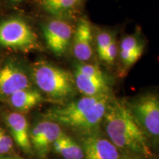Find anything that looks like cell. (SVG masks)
<instances>
[{
  "mask_svg": "<svg viewBox=\"0 0 159 159\" xmlns=\"http://www.w3.org/2000/svg\"><path fill=\"white\" fill-rule=\"evenodd\" d=\"M102 124L108 139L125 156L144 158L152 156L150 142L127 102L111 98Z\"/></svg>",
  "mask_w": 159,
  "mask_h": 159,
  "instance_id": "6da1fadb",
  "label": "cell"
},
{
  "mask_svg": "<svg viewBox=\"0 0 159 159\" xmlns=\"http://www.w3.org/2000/svg\"><path fill=\"white\" fill-rule=\"evenodd\" d=\"M0 46L23 52L39 48V40L28 24L21 19H10L0 23Z\"/></svg>",
  "mask_w": 159,
  "mask_h": 159,
  "instance_id": "5b68a950",
  "label": "cell"
},
{
  "mask_svg": "<svg viewBox=\"0 0 159 159\" xmlns=\"http://www.w3.org/2000/svg\"><path fill=\"white\" fill-rule=\"evenodd\" d=\"M119 53V47L118 43H117L116 37L112 40L110 44L106 49V50L101 57V60L104 62L108 63V64H111L115 61L116 60L117 55Z\"/></svg>",
  "mask_w": 159,
  "mask_h": 159,
  "instance_id": "ffe728a7",
  "label": "cell"
},
{
  "mask_svg": "<svg viewBox=\"0 0 159 159\" xmlns=\"http://www.w3.org/2000/svg\"><path fill=\"white\" fill-rule=\"evenodd\" d=\"M12 1H13V2H21V1H23V0H12Z\"/></svg>",
  "mask_w": 159,
  "mask_h": 159,
  "instance_id": "cb8c5ba5",
  "label": "cell"
},
{
  "mask_svg": "<svg viewBox=\"0 0 159 159\" xmlns=\"http://www.w3.org/2000/svg\"><path fill=\"white\" fill-rule=\"evenodd\" d=\"M78 1L80 2V1H82V0H78Z\"/></svg>",
  "mask_w": 159,
  "mask_h": 159,
  "instance_id": "484cf974",
  "label": "cell"
},
{
  "mask_svg": "<svg viewBox=\"0 0 159 159\" xmlns=\"http://www.w3.org/2000/svg\"><path fill=\"white\" fill-rule=\"evenodd\" d=\"M63 133L60 125L53 121L47 119L38 123L30 132L32 148L40 158H44Z\"/></svg>",
  "mask_w": 159,
  "mask_h": 159,
  "instance_id": "ba28073f",
  "label": "cell"
},
{
  "mask_svg": "<svg viewBox=\"0 0 159 159\" xmlns=\"http://www.w3.org/2000/svg\"><path fill=\"white\" fill-rule=\"evenodd\" d=\"M75 69L91 78L98 80L108 81L102 71L96 65L86 63H78L75 66Z\"/></svg>",
  "mask_w": 159,
  "mask_h": 159,
  "instance_id": "e0dca14e",
  "label": "cell"
},
{
  "mask_svg": "<svg viewBox=\"0 0 159 159\" xmlns=\"http://www.w3.org/2000/svg\"><path fill=\"white\" fill-rule=\"evenodd\" d=\"M84 159H123L124 156L108 137L100 132L80 136Z\"/></svg>",
  "mask_w": 159,
  "mask_h": 159,
  "instance_id": "52a82bcc",
  "label": "cell"
},
{
  "mask_svg": "<svg viewBox=\"0 0 159 159\" xmlns=\"http://www.w3.org/2000/svg\"><path fill=\"white\" fill-rule=\"evenodd\" d=\"M30 85L27 74L16 63L7 62L0 66V97H9Z\"/></svg>",
  "mask_w": 159,
  "mask_h": 159,
  "instance_id": "9c48e42d",
  "label": "cell"
},
{
  "mask_svg": "<svg viewBox=\"0 0 159 159\" xmlns=\"http://www.w3.org/2000/svg\"><path fill=\"white\" fill-rule=\"evenodd\" d=\"M92 26L88 19L83 17L79 19L74 30L71 40L73 55L80 63H85L93 57Z\"/></svg>",
  "mask_w": 159,
  "mask_h": 159,
  "instance_id": "30bf717a",
  "label": "cell"
},
{
  "mask_svg": "<svg viewBox=\"0 0 159 159\" xmlns=\"http://www.w3.org/2000/svg\"><path fill=\"white\" fill-rule=\"evenodd\" d=\"M111 98L110 94L83 96L62 106L49 109L45 117L68 127L80 136H85L99 131Z\"/></svg>",
  "mask_w": 159,
  "mask_h": 159,
  "instance_id": "7a4b0ae2",
  "label": "cell"
},
{
  "mask_svg": "<svg viewBox=\"0 0 159 159\" xmlns=\"http://www.w3.org/2000/svg\"><path fill=\"white\" fill-rule=\"evenodd\" d=\"M115 38L114 33L108 30H101L97 33L96 37L97 51L99 58L102 56L104 52L108 48L112 40Z\"/></svg>",
  "mask_w": 159,
  "mask_h": 159,
  "instance_id": "d6986e66",
  "label": "cell"
},
{
  "mask_svg": "<svg viewBox=\"0 0 159 159\" xmlns=\"http://www.w3.org/2000/svg\"><path fill=\"white\" fill-rule=\"evenodd\" d=\"M13 148V139L2 128H0V149L2 155L10 152Z\"/></svg>",
  "mask_w": 159,
  "mask_h": 159,
  "instance_id": "44dd1931",
  "label": "cell"
},
{
  "mask_svg": "<svg viewBox=\"0 0 159 159\" xmlns=\"http://www.w3.org/2000/svg\"><path fill=\"white\" fill-rule=\"evenodd\" d=\"M78 0H42L43 10L55 19L66 20L72 17Z\"/></svg>",
  "mask_w": 159,
  "mask_h": 159,
  "instance_id": "5bb4252c",
  "label": "cell"
},
{
  "mask_svg": "<svg viewBox=\"0 0 159 159\" xmlns=\"http://www.w3.org/2000/svg\"><path fill=\"white\" fill-rule=\"evenodd\" d=\"M43 99V97L39 91L30 88L17 91L8 97L11 106L20 111L31 110Z\"/></svg>",
  "mask_w": 159,
  "mask_h": 159,
  "instance_id": "4fadbf2b",
  "label": "cell"
},
{
  "mask_svg": "<svg viewBox=\"0 0 159 159\" xmlns=\"http://www.w3.org/2000/svg\"><path fill=\"white\" fill-rule=\"evenodd\" d=\"M75 29L66 20L54 19L43 26V33L48 48L57 56L68 50Z\"/></svg>",
  "mask_w": 159,
  "mask_h": 159,
  "instance_id": "8992f818",
  "label": "cell"
},
{
  "mask_svg": "<svg viewBox=\"0 0 159 159\" xmlns=\"http://www.w3.org/2000/svg\"><path fill=\"white\" fill-rule=\"evenodd\" d=\"M32 75L40 90L54 99L66 100L77 91L73 74L47 61L35 63Z\"/></svg>",
  "mask_w": 159,
  "mask_h": 159,
  "instance_id": "3957f363",
  "label": "cell"
},
{
  "mask_svg": "<svg viewBox=\"0 0 159 159\" xmlns=\"http://www.w3.org/2000/svg\"><path fill=\"white\" fill-rule=\"evenodd\" d=\"M52 148L55 152L64 159H84V153L80 144L65 133L55 141Z\"/></svg>",
  "mask_w": 159,
  "mask_h": 159,
  "instance_id": "9a60e30c",
  "label": "cell"
},
{
  "mask_svg": "<svg viewBox=\"0 0 159 159\" xmlns=\"http://www.w3.org/2000/svg\"><path fill=\"white\" fill-rule=\"evenodd\" d=\"M73 76L77 90L85 97H100L110 94L108 81L98 80L85 76L75 69Z\"/></svg>",
  "mask_w": 159,
  "mask_h": 159,
  "instance_id": "7c38bea8",
  "label": "cell"
},
{
  "mask_svg": "<svg viewBox=\"0 0 159 159\" xmlns=\"http://www.w3.org/2000/svg\"><path fill=\"white\" fill-rule=\"evenodd\" d=\"M142 47H145L143 39L137 34H132L123 38L119 44V50L134 51Z\"/></svg>",
  "mask_w": 159,
  "mask_h": 159,
  "instance_id": "ac0fdd59",
  "label": "cell"
},
{
  "mask_svg": "<svg viewBox=\"0 0 159 159\" xmlns=\"http://www.w3.org/2000/svg\"><path fill=\"white\" fill-rule=\"evenodd\" d=\"M7 125L13 140L18 147L26 153H32L33 148L30 142V134L27 119L23 114L17 112L10 113L6 117Z\"/></svg>",
  "mask_w": 159,
  "mask_h": 159,
  "instance_id": "8fae6325",
  "label": "cell"
},
{
  "mask_svg": "<svg viewBox=\"0 0 159 159\" xmlns=\"http://www.w3.org/2000/svg\"><path fill=\"white\" fill-rule=\"evenodd\" d=\"M0 159H21V158H16V157H13V156H0Z\"/></svg>",
  "mask_w": 159,
  "mask_h": 159,
  "instance_id": "603a6c76",
  "label": "cell"
},
{
  "mask_svg": "<svg viewBox=\"0 0 159 159\" xmlns=\"http://www.w3.org/2000/svg\"><path fill=\"white\" fill-rule=\"evenodd\" d=\"M127 105L149 142L159 144V95L143 93Z\"/></svg>",
  "mask_w": 159,
  "mask_h": 159,
  "instance_id": "277c9868",
  "label": "cell"
},
{
  "mask_svg": "<svg viewBox=\"0 0 159 159\" xmlns=\"http://www.w3.org/2000/svg\"><path fill=\"white\" fill-rule=\"evenodd\" d=\"M123 159H145L144 158H142V157L138 156H125V157L123 158Z\"/></svg>",
  "mask_w": 159,
  "mask_h": 159,
  "instance_id": "7402d4cb",
  "label": "cell"
},
{
  "mask_svg": "<svg viewBox=\"0 0 159 159\" xmlns=\"http://www.w3.org/2000/svg\"><path fill=\"white\" fill-rule=\"evenodd\" d=\"M144 47H142L134 51L119 50V58H120L121 63H122L123 72L125 73L127 70H128L139 61L144 52Z\"/></svg>",
  "mask_w": 159,
  "mask_h": 159,
  "instance_id": "2e32d148",
  "label": "cell"
},
{
  "mask_svg": "<svg viewBox=\"0 0 159 159\" xmlns=\"http://www.w3.org/2000/svg\"><path fill=\"white\" fill-rule=\"evenodd\" d=\"M0 155H2V151H1V149H0Z\"/></svg>",
  "mask_w": 159,
  "mask_h": 159,
  "instance_id": "d4e9b609",
  "label": "cell"
}]
</instances>
